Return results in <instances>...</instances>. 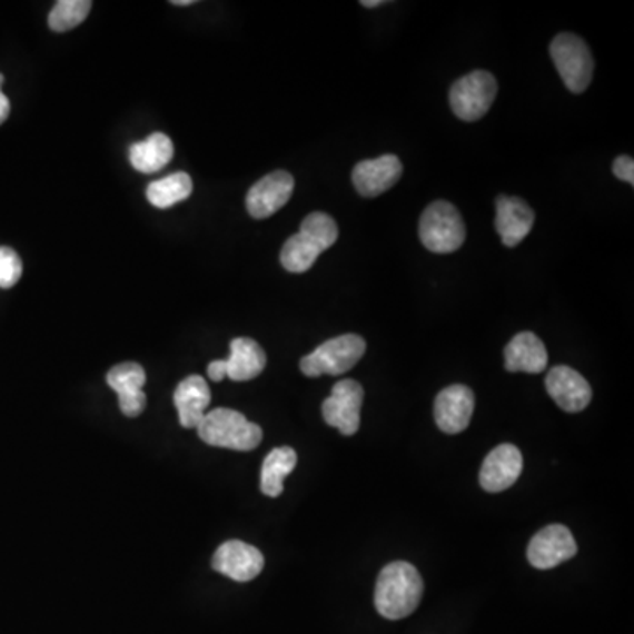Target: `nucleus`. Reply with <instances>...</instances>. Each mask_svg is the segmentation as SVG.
I'll use <instances>...</instances> for the list:
<instances>
[{
  "label": "nucleus",
  "mask_w": 634,
  "mask_h": 634,
  "mask_svg": "<svg viewBox=\"0 0 634 634\" xmlns=\"http://www.w3.org/2000/svg\"><path fill=\"white\" fill-rule=\"evenodd\" d=\"M192 195V180L184 171L156 180L147 187V199L156 208H169Z\"/></svg>",
  "instance_id": "23"
},
{
  "label": "nucleus",
  "mask_w": 634,
  "mask_h": 634,
  "mask_svg": "<svg viewBox=\"0 0 634 634\" xmlns=\"http://www.w3.org/2000/svg\"><path fill=\"white\" fill-rule=\"evenodd\" d=\"M613 175L622 180V182L631 184L634 186V161L633 157L621 156L613 161Z\"/></svg>",
  "instance_id": "26"
},
{
  "label": "nucleus",
  "mask_w": 634,
  "mask_h": 634,
  "mask_svg": "<svg viewBox=\"0 0 634 634\" xmlns=\"http://www.w3.org/2000/svg\"><path fill=\"white\" fill-rule=\"evenodd\" d=\"M174 400L180 425L184 428H198L211 400L207 380L201 376L186 377L175 389Z\"/></svg>",
  "instance_id": "19"
},
{
  "label": "nucleus",
  "mask_w": 634,
  "mask_h": 634,
  "mask_svg": "<svg viewBox=\"0 0 634 634\" xmlns=\"http://www.w3.org/2000/svg\"><path fill=\"white\" fill-rule=\"evenodd\" d=\"M364 404V388L355 379L338 380L330 397L323 402V418L343 436H355L359 428V413Z\"/></svg>",
  "instance_id": "8"
},
{
  "label": "nucleus",
  "mask_w": 634,
  "mask_h": 634,
  "mask_svg": "<svg viewBox=\"0 0 634 634\" xmlns=\"http://www.w3.org/2000/svg\"><path fill=\"white\" fill-rule=\"evenodd\" d=\"M548 365V353L542 338L533 331H522L504 349L507 373L542 374Z\"/></svg>",
  "instance_id": "18"
},
{
  "label": "nucleus",
  "mask_w": 634,
  "mask_h": 634,
  "mask_svg": "<svg viewBox=\"0 0 634 634\" xmlns=\"http://www.w3.org/2000/svg\"><path fill=\"white\" fill-rule=\"evenodd\" d=\"M497 96V81L486 71H473L453 83L449 106L464 122H476L491 110Z\"/></svg>",
  "instance_id": "7"
},
{
  "label": "nucleus",
  "mask_w": 634,
  "mask_h": 634,
  "mask_svg": "<svg viewBox=\"0 0 634 634\" xmlns=\"http://www.w3.org/2000/svg\"><path fill=\"white\" fill-rule=\"evenodd\" d=\"M545 385L549 397L567 413H579L591 404V385L582 374L576 373L575 368L566 365L552 368L546 376Z\"/></svg>",
  "instance_id": "15"
},
{
  "label": "nucleus",
  "mask_w": 634,
  "mask_h": 634,
  "mask_svg": "<svg viewBox=\"0 0 634 634\" xmlns=\"http://www.w3.org/2000/svg\"><path fill=\"white\" fill-rule=\"evenodd\" d=\"M106 383L119 395L120 410L127 418H136L143 413L147 407V395L143 394L147 374L140 364L126 361L115 365L106 376Z\"/></svg>",
  "instance_id": "12"
},
{
  "label": "nucleus",
  "mask_w": 634,
  "mask_h": 634,
  "mask_svg": "<svg viewBox=\"0 0 634 634\" xmlns=\"http://www.w3.org/2000/svg\"><path fill=\"white\" fill-rule=\"evenodd\" d=\"M199 439L216 448L235 449V452H252L262 439V430L256 423L249 422L238 410H210L204 416L198 428Z\"/></svg>",
  "instance_id": "3"
},
{
  "label": "nucleus",
  "mask_w": 634,
  "mask_h": 634,
  "mask_svg": "<svg viewBox=\"0 0 634 634\" xmlns=\"http://www.w3.org/2000/svg\"><path fill=\"white\" fill-rule=\"evenodd\" d=\"M192 4V0H174V6H189Z\"/></svg>",
  "instance_id": "29"
},
{
  "label": "nucleus",
  "mask_w": 634,
  "mask_h": 634,
  "mask_svg": "<svg viewBox=\"0 0 634 634\" xmlns=\"http://www.w3.org/2000/svg\"><path fill=\"white\" fill-rule=\"evenodd\" d=\"M174 141L165 132H153L147 140L129 147V161L140 174L152 175L161 171L174 159Z\"/></svg>",
  "instance_id": "21"
},
{
  "label": "nucleus",
  "mask_w": 634,
  "mask_h": 634,
  "mask_svg": "<svg viewBox=\"0 0 634 634\" xmlns=\"http://www.w3.org/2000/svg\"><path fill=\"white\" fill-rule=\"evenodd\" d=\"M90 9H92L90 0H60L51 9L48 26L56 32H68L83 23L85 18L89 17Z\"/></svg>",
  "instance_id": "24"
},
{
  "label": "nucleus",
  "mask_w": 634,
  "mask_h": 634,
  "mask_svg": "<svg viewBox=\"0 0 634 634\" xmlns=\"http://www.w3.org/2000/svg\"><path fill=\"white\" fill-rule=\"evenodd\" d=\"M385 4V0H361L364 8H377V6Z\"/></svg>",
  "instance_id": "28"
},
{
  "label": "nucleus",
  "mask_w": 634,
  "mask_h": 634,
  "mask_svg": "<svg viewBox=\"0 0 634 634\" xmlns=\"http://www.w3.org/2000/svg\"><path fill=\"white\" fill-rule=\"evenodd\" d=\"M226 377L237 383L254 379L267 367V355L256 340L247 337L235 338L231 343V355L220 359Z\"/></svg>",
  "instance_id": "20"
},
{
  "label": "nucleus",
  "mask_w": 634,
  "mask_h": 634,
  "mask_svg": "<svg viewBox=\"0 0 634 634\" xmlns=\"http://www.w3.org/2000/svg\"><path fill=\"white\" fill-rule=\"evenodd\" d=\"M402 171L404 168L400 159L394 153H386L377 159L358 162L353 169V184L358 195L364 198H376L400 180Z\"/></svg>",
  "instance_id": "14"
},
{
  "label": "nucleus",
  "mask_w": 634,
  "mask_h": 634,
  "mask_svg": "<svg viewBox=\"0 0 634 634\" xmlns=\"http://www.w3.org/2000/svg\"><path fill=\"white\" fill-rule=\"evenodd\" d=\"M418 231L425 249L436 254H452L460 249L467 235L460 211L448 201L428 205L419 219Z\"/></svg>",
  "instance_id": "4"
},
{
  "label": "nucleus",
  "mask_w": 634,
  "mask_h": 634,
  "mask_svg": "<svg viewBox=\"0 0 634 634\" xmlns=\"http://www.w3.org/2000/svg\"><path fill=\"white\" fill-rule=\"evenodd\" d=\"M549 56L567 90L585 92L594 75V59L584 39L569 32L555 36L549 44Z\"/></svg>",
  "instance_id": "6"
},
{
  "label": "nucleus",
  "mask_w": 634,
  "mask_h": 634,
  "mask_svg": "<svg viewBox=\"0 0 634 634\" xmlns=\"http://www.w3.org/2000/svg\"><path fill=\"white\" fill-rule=\"evenodd\" d=\"M474 413L473 389L464 385L444 388L436 398L434 416L444 434H460L469 427Z\"/></svg>",
  "instance_id": "16"
},
{
  "label": "nucleus",
  "mask_w": 634,
  "mask_h": 634,
  "mask_svg": "<svg viewBox=\"0 0 634 634\" xmlns=\"http://www.w3.org/2000/svg\"><path fill=\"white\" fill-rule=\"evenodd\" d=\"M533 208L516 196H499L495 201V228L506 247H516L534 226Z\"/></svg>",
  "instance_id": "17"
},
{
  "label": "nucleus",
  "mask_w": 634,
  "mask_h": 634,
  "mask_svg": "<svg viewBox=\"0 0 634 634\" xmlns=\"http://www.w3.org/2000/svg\"><path fill=\"white\" fill-rule=\"evenodd\" d=\"M296 462H298V455L289 446L271 449L262 462V494L268 495V497H279L284 492V479L293 473Z\"/></svg>",
  "instance_id": "22"
},
{
  "label": "nucleus",
  "mask_w": 634,
  "mask_h": 634,
  "mask_svg": "<svg viewBox=\"0 0 634 634\" xmlns=\"http://www.w3.org/2000/svg\"><path fill=\"white\" fill-rule=\"evenodd\" d=\"M23 265H21L20 256L9 247H0V288H13L14 284L20 280Z\"/></svg>",
  "instance_id": "25"
},
{
  "label": "nucleus",
  "mask_w": 634,
  "mask_h": 634,
  "mask_svg": "<svg viewBox=\"0 0 634 634\" xmlns=\"http://www.w3.org/2000/svg\"><path fill=\"white\" fill-rule=\"evenodd\" d=\"M337 238V222L325 211H313L301 220L300 231L284 244L280 265L291 274H305Z\"/></svg>",
  "instance_id": "2"
},
{
  "label": "nucleus",
  "mask_w": 634,
  "mask_h": 634,
  "mask_svg": "<svg viewBox=\"0 0 634 634\" xmlns=\"http://www.w3.org/2000/svg\"><path fill=\"white\" fill-rule=\"evenodd\" d=\"M211 567L235 582H250L265 567V557L256 546L244 542H226L211 558Z\"/></svg>",
  "instance_id": "11"
},
{
  "label": "nucleus",
  "mask_w": 634,
  "mask_h": 634,
  "mask_svg": "<svg viewBox=\"0 0 634 634\" xmlns=\"http://www.w3.org/2000/svg\"><path fill=\"white\" fill-rule=\"evenodd\" d=\"M423 596V579L413 564L397 561L380 571L376 585L377 612L388 621L409 617Z\"/></svg>",
  "instance_id": "1"
},
{
  "label": "nucleus",
  "mask_w": 634,
  "mask_h": 634,
  "mask_svg": "<svg viewBox=\"0 0 634 634\" xmlns=\"http://www.w3.org/2000/svg\"><path fill=\"white\" fill-rule=\"evenodd\" d=\"M522 469H524V457L521 449L513 444H501L492 449L491 455L483 462L479 483L483 491L497 494L515 485L516 479L521 478Z\"/></svg>",
  "instance_id": "13"
},
{
  "label": "nucleus",
  "mask_w": 634,
  "mask_h": 634,
  "mask_svg": "<svg viewBox=\"0 0 634 634\" xmlns=\"http://www.w3.org/2000/svg\"><path fill=\"white\" fill-rule=\"evenodd\" d=\"M578 552L575 537L564 525H548L531 539L527 546L528 563L537 569H552L566 563Z\"/></svg>",
  "instance_id": "9"
},
{
  "label": "nucleus",
  "mask_w": 634,
  "mask_h": 634,
  "mask_svg": "<svg viewBox=\"0 0 634 634\" xmlns=\"http://www.w3.org/2000/svg\"><path fill=\"white\" fill-rule=\"evenodd\" d=\"M2 81H4V77L0 75V87H2ZM9 111H11V105H9V99L6 98L4 92L0 89V123H4L8 120Z\"/></svg>",
  "instance_id": "27"
},
{
  "label": "nucleus",
  "mask_w": 634,
  "mask_h": 634,
  "mask_svg": "<svg viewBox=\"0 0 634 634\" xmlns=\"http://www.w3.org/2000/svg\"><path fill=\"white\" fill-rule=\"evenodd\" d=\"M295 189V178L288 171H274L254 184L247 192L246 207L254 219H268L288 204Z\"/></svg>",
  "instance_id": "10"
},
{
  "label": "nucleus",
  "mask_w": 634,
  "mask_h": 634,
  "mask_svg": "<svg viewBox=\"0 0 634 634\" xmlns=\"http://www.w3.org/2000/svg\"><path fill=\"white\" fill-rule=\"evenodd\" d=\"M365 351L367 344L359 335H340L326 340L310 355L304 356L300 370L307 377L340 376L349 373L359 359L364 358Z\"/></svg>",
  "instance_id": "5"
}]
</instances>
